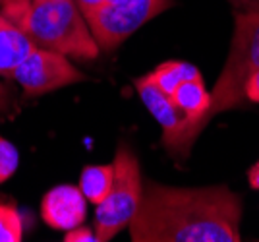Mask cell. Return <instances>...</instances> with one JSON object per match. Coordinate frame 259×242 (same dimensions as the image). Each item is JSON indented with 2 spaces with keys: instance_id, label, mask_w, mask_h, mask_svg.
<instances>
[{
  "instance_id": "obj_1",
  "label": "cell",
  "mask_w": 259,
  "mask_h": 242,
  "mask_svg": "<svg viewBox=\"0 0 259 242\" xmlns=\"http://www.w3.org/2000/svg\"><path fill=\"white\" fill-rule=\"evenodd\" d=\"M242 199L227 186L174 188L143 184L130 223L134 242H238Z\"/></svg>"
},
{
  "instance_id": "obj_2",
  "label": "cell",
  "mask_w": 259,
  "mask_h": 242,
  "mask_svg": "<svg viewBox=\"0 0 259 242\" xmlns=\"http://www.w3.org/2000/svg\"><path fill=\"white\" fill-rule=\"evenodd\" d=\"M6 20L18 25L39 49L77 58L93 60L101 55L85 16L74 0L62 2H27L20 8L0 12Z\"/></svg>"
},
{
  "instance_id": "obj_3",
  "label": "cell",
  "mask_w": 259,
  "mask_h": 242,
  "mask_svg": "<svg viewBox=\"0 0 259 242\" xmlns=\"http://www.w3.org/2000/svg\"><path fill=\"white\" fill-rule=\"evenodd\" d=\"M259 68V12L238 10L234 16V35L230 53L211 91V109L207 120L211 122L225 110L242 107L246 101L244 86Z\"/></svg>"
},
{
  "instance_id": "obj_4",
  "label": "cell",
  "mask_w": 259,
  "mask_h": 242,
  "mask_svg": "<svg viewBox=\"0 0 259 242\" xmlns=\"http://www.w3.org/2000/svg\"><path fill=\"white\" fill-rule=\"evenodd\" d=\"M143 196L140 161L126 143L118 145L114 155V182L95 209V234L99 242H108L130 227Z\"/></svg>"
},
{
  "instance_id": "obj_5",
  "label": "cell",
  "mask_w": 259,
  "mask_h": 242,
  "mask_svg": "<svg viewBox=\"0 0 259 242\" xmlns=\"http://www.w3.org/2000/svg\"><path fill=\"white\" fill-rule=\"evenodd\" d=\"M174 6V0H128L116 6H99L85 20L101 51H114L141 25Z\"/></svg>"
},
{
  "instance_id": "obj_6",
  "label": "cell",
  "mask_w": 259,
  "mask_h": 242,
  "mask_svg": "<svg viewBox=\"0 0 259 242\" xmlns=\"http://www.w3.org/2000/svg\"><path fill=\"white\" fill-rule=\"evenodd\" d=\"M10 77L22 86L25 97H39L87 79L85 74H81L68 56L39 47L25 56V60L12 72Z\"/></svg>"
},
{
  "instance_id": "obj_7",
  "label": "cell",
  "mask_w": 259,
  "mask_h": 242,
  "mask_svg": "<svg viewBox=\"0 0 259 242\" xmlns=\"http://www.w3.org/2000/svg\"><path fill=\"white\" fill-rule=\"evenodd\" d=\"M136 89L140 93L141 103L149 109L153 118L161 124L162 128V145L174 159L184 161L190 151L194 142L188 136V124L184 116L178 112V109L172 105L170 97L155 86L149 74L136 79Z\"/></svg>"
},
{
  "instance_id": "obj_8",
  "label": "cell",
  "mask_w": 259,
  "mask_h": 242,
  "mask_svg": "<svg viewBox=\"0 0 259 242\" xmlns=\"http://www.w3.org/2000/svg\"><path fill=\"white\" fill-rule=\"evenodd\" d=\"M41 217L56 231H70L83 225L87 217V199L79 186H56L45 194Z\"/></svg>"
},
{
  "instance_id": "obj_9",
  "label": "cell",
  "mask_w": 259,
  "mask_h": 242,
  "mask_svg": "<svg viewBox=\"0 0 259 242\" xmlns=\"http://www.w3.org/2000/svg\"><path fill=\"white\" fill-rule=\"evenodd\" d=\"M172 105L178 109V112L184 116L188 124V136L190 140L195 142L197 136L205 130L209 124L207 112L211 109V93L207 91L203 77H194L180 84L170 95Z\"/></svg>"
},
{
  "instance_id": "obj_10",
  "label": "cell",
  "mask_w": 259,
  "mask_h": 242,
  "mask_svg": "<svg viewBox=\"0 0 259 242\" xmlns=\"http://www.w3.org/2000/svg\"><path fill=\"white\" fill-rule=\"evenodd\" d=\"M33 49L31 39L0 14V76L10 77Z\"/></svg>"
},
{
  "instance_id": "obj_11",
  "label": "cell",
  "mask_w": 259,
  "mask_h": 242,
  "mask_svg": "<svg viewBox=\"0 0 259 242\" xmlns=\"http://www.w3.org/2000/svg\"><path fill=\"white\" fill-rule=\"evenodd\" d=\"M114 182V163L110 165H89L81 171L79 190L89 204L99 206L112 188Z\"/></svg>"
},
{
  "instance_id": "obj_12",
  "label": "cell",
  "mask_w": 259,
  "mask_h": 242,
  "mask_svg": "<svg viewBox=\"0 0 259 242\" xmlns=\"http://www.w3.org/2000/svg\"><path fill=\"white\" fill-rule=\"evenodd\" d=\"M199 70L194 64H188V62H180V60H170V62H162L159 66L153 70L149 77L155 82V86L164 91L168 97L172 95V91L180 84L188 82V79H194L199 77Z\"/></svg>"
},
{
  "instance_id": "obj_13",
  "label": "cell",
  "mask_w": 259,
  "mask_h": 242,
  "mask_svg": "<svg viewBox=\"0 0 259 242\" xmlns=\"http://www.w3.org/2000/svg\"><path fill=\"white\" fill-rule=\"evenodd\" d=\"M23 238V219L12 206L0 204V242H20Z\"/></svg>"
},
{
  "instance_id": "obj_14",
  "label": "cell",
  "mask_w": 259,
  "mask_h": 242,
  "mask_svg": "<svg viewBox=\"0 0 259 242\" xmlns=\"http://www.w3.org/2000/svg\"><path fill=\"white\" fill-rule=\"evenodd\" d=\"M18 163H20L18 149L12 145V142L0 136V184H4L6 180H10L14 176Z\"/></svg>"
},
{
  "instance_id": "obj_15",
  "label": "cell",
  "mask_w": 259,
  "mask_h": 242,
  "mask_svg": "<svg viewBox=\"0 0 259 242\" xmlns=\"http://www.w3.org/2000/svg\"><path fill=\"white\" fill-rule=\"evenodd\" d=\"M64 240L66 242H99L95 231L87 229V227H83V225H77V227H74V229L66 231Z\"/></svg>"
},
{
  "instance_id": "obj_16",
  "label": "cell",
  "mask_w": 259,
  "mask_h": 242,
  "mask_svg": "<svg viewBox=\"0 0 259 242\" xmlns=\"http://www.w3.org/2000/svg\"><path fill=\"white\" fill-rule=\"evenodd\" d=\"M244 95L251 103H259V68L248 77V82L244 86Z\"/></svg>"
},
{
  "instance_id": "obj_17",
  "label": "cell",
  "mask_w": 259,
  "mask_h": 242,
  "mask_svg": "<svg viewBox=\"0 0 259 242\" xmlns=\"http://www.w3.org/2000/svg\"><path fill=\"white\" fill-rule=\"evenodd\" d=\"M74 2H76L77 8L81 10V14H83V16H87V14H91V12L97 10L103 0H74Z\"/></svg>"
},
{
  "instance_id": "obj_18",
  "label": "cell",
  "mask_w": 259,
  "mask_h": 242,
  "mask_svg": "<svg viewBox=\"0 0 259 242\" xmlns=\"http://www.w3.org/2000/svg\"><path fill=\"white\" fill-rule=\"evenodd\" d=\"M230 4H232L236 10H244V12L257 10L259 12V0H230Z\"/></svg>"
},
{
  "instance_id": "obj_19",
  "label": "cell",
  "mask_w": 259,
  "mask_h": 242,
  "mask_svg": "<svg viewBox=\"0 0 259 242\" xmlns=\"http://www.w3.org/2000/svg\"><path fill=\"white\" fill-rule=\"evenodd\" d=\"M248 182H249V186L253 188V190H259V161L251 167V169H249Z\"/></svg>"
},
{
  "instance_id": "obj_20",
  "label": "cell",
  "mask_w": 259,
  "mask_h": 242,
  "mask_svg": "<svg viewBox=\"0 0 259 242\" xmlns=\"http://www.w3.org/2000/svg\"><path fill=\"white\" fill-rule=\"evenodd\" d=\"M10 103H12L10 91L0 84V110H6L8 107H10Z\"/></svg>"
},
{
  "instance_id": "obj_21",
  "label": "cell",
  "mask_w": 259,
  "mask_h": 242,
  "mask_svg": "<svg viewBox=\"0 0 259 242\" xmlns=\"http://www.w3.org/2000/svg\"><path fill=\"white\" fill-rule=\"evenodd\" d=\"M27 2H31V0H0V8L2 10H12V8H20Z\"/></svg>"
},
{
  "instance_id": "obj_22",
  "label": "cell",
  "mask_w": 259,
  "mask_h": 242,
  "mask_svg": "<svg viewBox=\"0 0 259 242\" xmlns=\"http://www.w3.org/2000/svg\"><path fill=\"white\" fill-rule=\"evenodd\" d=\"M124 2H128V0H103L101 6H116V4H124Z\"/></svg>"
},
{
  "instance_id": "obj_23",
  "label": "cell",
  "mask_w": 259,
  "mask_h": 242,
  "mask_svg": "<svg viewBox=\"0 0 259 242\" xmlns=\"http://www.w3.org/2000/svg\"><path fill=\"white\" fill-rule=\"evenodd\" d=\"M33 2H62V0H33Z\"/></svg>"
}]
</instances>
